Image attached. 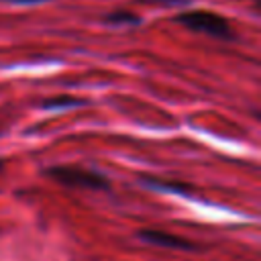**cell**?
Wrapping results in <instances>:
<instances>
[{"instance_id":"cell-8","label":"cell","mask_w":261,"mask_h":261,"mask_svg":"<svg viewBox=\"0 0 261 261\" xmlns=\"http://www.w3.org/2000/svg\"><path fill=\"white\" fill-rule=\"evenodd\" d=\"M4 2H16V4H39V2H47V0H4Z\"/></svg>"},{"instance_id":"cell-2","label":"cell","mask_w":261,"mask_h":261,"mask_svg":"<svg viewBox=\"0 0 261 261\" xmlns=\"http://www.w3.org/2000/svg\"><path fill=\"white\" fill-rule=\"evenodd\" d=\"M45 175L67 186V188H84V190H106L108 179L96 171L80 169L73 165H55L45 169Z\"/></svg>"},{"instance_id":"cell-7","label":"cell","mask_w":261,"mask_h":261,"mask_svg":"<svg viewBox=\"0 0 261 261\" xmlns=\"http://www.w3.org/2000/svg\"><path fill=\"white\" fill-rule=\"evenodd\" d=\"M147 2H155V4H165V6H186L192 0H147Z\"/></svg>"},{"instance_id":"cell-4","label":"cell","mask_w":261,"mask_h":261,"mask_svg":"<svg viewBox=\"0 0 261 261\" xmlns=\"http://www.w3.org/2000/svg\"><path fill=\"white\" fill-rule=\"evenodd\" d=\"M147 188L151 190H159V192H171V194H181L186 196L190 190V186H184V184H171V181H163V179H155V177H143L141 179Z\"/></svg>"},{"instance_id":"cell-5","label":"cell","mask_w":261,"mask_h":261,"mask_svg":"<svg viewBox=\"0 0 261 261\" xmlns=\"http://www.w3.org/2000/svg\"><path fill=\"white\" fill-rule=\"evenodd\" d=\"M84 100L80 98H71V96H57V98H49L43 102V108H75L82 106Z\"/></svg>"},{"instance_id":"cell-6","label":"cell","mask_w":261,"mask_h":261,"mask_svg":"<svg viewBox=\"0 0 261 261\" xmlns=\"http://www.w3.org/2000/svg\"><path fill=\"white\" fill-rule=\"evenodd\" d=\"M108 22L112 24H139V16L128 12V10H118V12H112L106 16Z\"/></svg>"},{"instance_id":"cell-1","label":"cell","mask_w":261,"mask_h":261,"mask_svg":"<svg viewBox=\"0 0 261 261\" xmlns=\"http://www.w3.org/2000/svg\"><path fill=\"white\" fill-rule=\"evenodd\" d=\"M175 20L179 24H184L190 31L196 33H204L216 39H232V29L230 22L226 18H222L220 14L208 12V10H188V12H179L175 16Z\"/></svg>"},{"instance_id":"cell-3","label":"cell","mask_w":261,"mask_h":261,"mask_svg":"<svg viewBox=\"0 0 261 261\" xmlns=\"http://www.w3.org/2000/svg\"><path fill=\"white\" fill-rule=\"evenodd\" d=\"M139 237L151 245L163 247V249H179V251H194L196 245L184 241L181 237H175L171 232H163V230H141Z\"/></svg>"}]
</instances>
